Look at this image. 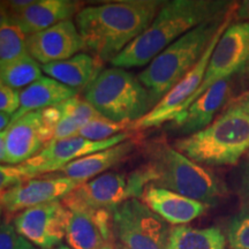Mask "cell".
Returning <instances> with one entry per match:
<instances>
[{
	"label": "cell",
	"mask_w": 249,
	"mask_h": 249,
	"mask_svg": "<svg viewBox=\"0 0 249 249\" xmlns=\"http://www.w3.org/2000/svg\"><path fill=\"white\" fill-rule=\"evenodd\" d=\"M231 7V2L213 0L164 1L150 26L110 64L124 70L148 66L158 54L189 30L222 17Z\"/></svg>",
	"instance_id": "7a4b0ae2"
},
{
	"label": "cell",
	"mask_w": 249,
	"mask_h": 249,
	"mask_svg": "<svg viewBox=\"0 0 249 249\" xmlns=\"http://www.w3.org/2000/svg\"><path fill=\"white\" fill-rule=\"evenodd\" d=\"M48 145L40 111H34L12 121L5 132V163L21 165Z\"/></svg>",
	"instance_id": "2e32d148"
},
{
	"label": "cell",
	"mask_w": 249,
	"mask_h": 249,
	"mask_svg": "<svg viewBox=\"0 0 249 249\" xmlns=\"http://www.w3.org/2000/svg\"><path fill=\"white\" fill-rule=\"evenodd\" d=\"M42 77V65L29 53L21 57L0 60V82L18 90L30 86Z\"/></svg>",
	"instance_id": "cb8c5ba5"
},
{
	"label": "cell",
	"mask_w": 249,
	"mask_h": 249,
	"mask_svg": "<svg viewBox=\"0 0 249 249\" xmlns=\"http://www.w3.org/2000/svg\"><path fill=\"white\" fill-rule=\"evenodd\" d=\"M81 9V2L73 0H34L22 11L11 14V20L29 36L71 20Z\"/></svg>",
	"instance_id": "ac0fdd59"
},
{
	"label": "cell",
	"mask_w": 249,
	"mask_h": 249,
	"mask_svg": "<svg viewBox=\"0 0 249 249\" xmlns=\"http://www.w3.org/2000/svg\"><path fill=\"white\" fill-rule=\"evenodd\" d=\"M144 164L150 183L204 204H213L225 193L220 180L166 142H152Z\"/></svg>",
	"instance_id": "3957f363"
},
{
	"label": "cell",
	"mask_w": 249,
	"mask_h": 249,
	"mask_svg": "<svg viewBox=\"0 0 249 249\" xmlns=\"http://www.w3.org/2000/svg\"><path fill=\"white\" fill-rule=\"evenodd\" d=\"M57 249H71V248L66 247V246H60V247H58Z\"/></svg>",
	"instance_id": "8d00e7d4"
},
{
	"label": "cell",
	"mask_w": 249,
	"mask_h": 249,
	"mask_svg": "<svg viewBox=\"0 0 249 249\" xmlns=\"http://www.w3.org/2000/svg\"><path fill=\"white\" fill-rule=\"evenodd\" d=\"M79 91L64 86L49 76H42L20 91V107L12 116V121L30 112L54 107L68 98L75 97Z\"/></svg>",
	"instance_id": "7402d4cb"
},
{
	"label": "cell",
	"mask_w": 249,
	"mask_h": 249,
	"mask_svg": "<svg viewBox=\"0 0 249 249\" xmlns=\"http://www.w3.org/2000/svg\"><path fill=\"white\" fill-rule=\"evenodd\" d=\"M27 35L9 20L0 28V60H8L27 54Z\"/></svg>",
	"instance_id": "d4e9b609"
},
{
	"label": "cell",
	"mask_w": 249,
	"mask_h": 249,
	"mask_svg": "<svg viewBox=\"0 0 249 249\" xmlns=\"http://www.w3.org/2000/svg\"><path fill=\"white\" fill-rule=\"evenodd\" d=\"M9 18H11V15H9L7 4H6V1H0V28L7 22Z\"/></svg>",
	"instance_id": "d6a6232c"
},
{
	"label": "cell",
	"mask_w": 249,
	"mask_h": 249,
	"mask_svg": "<svg viewBox=\"0 0 249 249\" xmlns=\"http://www.w3.org/2000/svg\"><path fill=\"white\" fill-rule=\"evenodd\" d=\"M1 217H2V210L0 209V224H1Z\"/></svg>",
	"instance_id": "ab89813d"
},
{
	"label": "cell",
	"mask_w": 249,
	"mask_h": 249,
	"mask_svg": "<svg viewBox=\"0 0 249 249\" xmlns=\"http://www.w3.org/2000/svg\"><path fill=\"white\" fill-rule=\"evenodd\" d=\"M129 198H133L129 188V174L107 172L80 183L61 201L82 204L92 209L113 211Z\"/></svg>",
	"instance_id": "9a60e30c"
},
{
	"label": "cell",
	"mask_w": 249,
	"mask_h": 249,
	"mask_svg": "<svg viewBox=\"0 0 249 249\" xmlns=\"http://www.w3.org/2000/svg\"><path fill=\"white\" fill-rule=\"evenodd\" d=\"M164 1L129 0L87 6L75 17L86 50L111 62L150 26Z\"/></svg>",
	"instance_id": "6da1fadb"
},
{
	"label": "cell",
	"mask_w": 249,
	"mask_h": 249,
	"mask_svg": "<svg viewBox=\"0 0 249 249\" xmlns=\"http://www.w3.org/2000/svg\"><path fill=\"white\" fill-rule=\"evenodd\" d=\"M241 107L242 108H244V110L246 111V113H247L248 114V116H249V96H248V97L247 98H246L245 99V101L244 102H242L241 103Z\"/></svg>",
	"instance_id": "d590c367"
},
{
	"label": "cell",
	"mask_w": 249,
	"mask_h": 249,
	"mask_svg": "<svg viewBox=\"0 0 249 249\" xmlns=\"http://www.w3.org/2000/svg\"><path fill=\"white\" fill-rule=\"evenodd\" d=\"M230 89L229 80H224L217 82L196 98L183 113L173 119L180 133L192 135L207 128L211 124L214 114L226 102Z\"/></svg>",
	"instance_id": "d6986e66"
},
{
	"label": "cell",
	"mask_w": 249,
	"mask_h": 249,
	"mask_svg": "<svg viewBox=\"0 0 249 249\" xmlns=\"http://www.w3.org/2000/svg\"><path fill=\"white\" fill-rule=\"evenodd\" d=\"M27 51L38 64L62 61L86 50L76 24L71 20L27 36Z\"/></svg>",
	"instance_id": "5bb4252c"
},
{
	"label": "cell",
	"mask_w": 249,
	"mask_h": 249,
	"mask_svg": "<svg viewBox=\"0 0 249 249\" xmlns=\"http://www.w3.org/2000/svg\"><path fill=\"white\" fill-rule=\"evenodd\" d=\"M113 229L124 249H166V222L139 198H129L113 210Z\"/></svg>",
	"instance_id": "52a82bcc"
},
{
	"label": "cell",
	"mask_w": 249,
	"mask_h": 249,
	"mask_svg": "<svg viewBox=\"0 0 249 249\" xmlns=\"http://www.w3.org/2000/svg\"><path fill=\"white\" fill-rule=\"evenodd\" d=\"M12 123V116L0 112V133H5Z\"/></svg>",
	"instance_id": "836d02e7"
},
{
	"label": "cell",
	"mask_w": 249,
	"mask_h": 249,
	"mask_svg": "<svg viewBox=\"0 0 249 249\" xmlns=\"http://www.w3.org/2000/svg\"><path fill=\"white\" fill-rule=\"evenodd\" d=\"M83 97L104 118L129 126L155 107L150 93L138 77L124 68L113 66L101 71L85 89Z\"/></svg>",
	"instance_id": "8992f818"
},
{
	"label": "cell",
	"mask_w": 249,
	"mask_h": 249,
	"mask_svg": "<svg viewBox=\"0 0 249 249\" xmlns=\"http://www.w3.org/2000/svg\"><path fill=\"white\" fill-rule=\"evenodd\" d=\"M247 185H248V189H249V170H248V174H247Z\"/></svg>",
	"instance_id": "f35d334b"
},
{
	"label": "cell",
	"mask_w": 249,
	"mask_h": 249,
	"mask_svg": "<svg viewBox=\"0 0 249 249\" xmlns=\"http://www.w3.org/2000/svg\"><path fill=\"white\" fill-rule=\"evenodd\" d=\"M249 59V22H235L230 24L223 33L205 71L203 81L193 97L177 116L185 112L189 105L220 81L229 80L233 74L241 70ZM176 116V117H177Z\"/></svg>",
	"instance_id": "9c48e42d"
},
{
	"label": "cell",
	"mask_w": 249,
	"mask_h": 249,
	"mask_svg": "<svg viewBox=\"0 0 249 249\" xmlns=\"http://www.w3.org/2000/svg\"><path fill=\"white\" fill-rule=\"evenodd\" d=\"M62 202V201H61ZM70 210L66 241L71 249H98L114 245L113 211L92 209L86 205L62 202Z\"/></svg>",
	"instance_id": "7c38bea8"
},
{
	"label": "cell",
	"mask_w": 249,
	"mask_h": 249,
	"mask_svg": "<svg viewBox=\"0 0 249 249\" xmlns=\"http://www.w3.org/2000/svg\"><path fill=\"white\" fill-rule=\"evenodd\" d=\"M98 249H113V247H111V246H107V247H103V248H98Z\"/></svg>",
	"instance_id": "74e56055"
},
{
	"label": "cell",
	"mask_w": 249,
	"mask_h": 249,
	"mask_svg": "<svg viewBox=\"0 0 249 249\" xmlns=\"http://www.w3.org/2000/svg\"><path fill=\"white\" fill-rule=\"evenodd\" d=\"M102 61L95 55L77 53L70 59L42 65V71L51 79L79 91L86 89L101 73Z\"/></svg>",
	"instance_id": "44dd1931"
},
{
	"label": "cell",
	"mask_w": 249,
	"mask_h": 249,
	"mask_svg": "<svg viewBox=\"0 0 249 249\" xmlns=\"http://www.w3.org/2000/svg\"><path fill=\"white\" fill-rule=\"evenodd\" d=\"M31 179L20 165L0 164V194Z\"/></svg>",
	"instance_id": "f546056e"
},
{
	"label": "cell",
	"mask_w": 249,
	"mask_h": 249,
	"mask_svg": "<svg viewBox=\"0 0 249 249\" xmlns=\"http://www.w3.org/2000/svg\"><path fill=\"white\" fill-rule=\"evenodd\" d=\"M230 249H249V207L232 217L227 229Z\"/></svg>",
	"instance_id": "4316f807"
},
{
	"label": "cell",
	"mask_w": 249,
	"mask_h": 249,
	"mask_svg": "<svg viewBox=\"0 0 249 249\" xmlns=\"http://www.w3.org/2000/svg\"><path fill=\"white\" fill-rule=\"evenodd\" d=\"M226 14L189 30L140 71L138 79L147 88L155 105L197 64Z\"/></svg>",
	"instance_id": "5b68a950"
},
{
	"label": "cell",
	"mask_w": 249,
	"mask_h": 249,
	"mask_svg": "<svg viewBox=\"0 0 249 249\" xmlns=\"http://www.w3.org/2000/svg\"><path fill=\"white\" fill-rule=\"evenodd\" d=\"M0 249H38L15 230L13 223L6 219L0 224Z\"/></svg>",
	"instance_id": "f1b7e54d"
},
{
	"label": "cell",
	"mask_w": 249,
	"mask_h": 249,
	"mask_svg": "<svg viewBox=\"0 0 249 249\" xmlns=\"http://www.w3.org/2000/svg\"><path fill=\"white\" fill-rule=\"evenodd\" d=\"M129 127V124H127L114 123V121L108 120L107 118L101 117L97 119L90 120L89 123L83 124L76 135L89 140V141H105V140L124 133Z\"/></svg>",
	"instance_id": "484cf974"
},
{
	"label": "cell",
	"mask_w": 249,
	"mask_h": 249,
	"mask_svg": "<svg viewBox=\"0 0 249 249\" xmlns=\"http://www.w3.org/2000/svg\"><path fill=\"white\" fill-rule=\"evenodd\" d=\"M58 105L60 107L62 116H70L74 118L81 126L89 123L90 120L103 117L85 98H80L77 96L68 98Z\"/></svg>",
	"instance_id": "83f0119b"
},
{
	"label": "cell",
	"mask_w": 249,
	"mask_h": 249,
	"mask_svg": "<svg viewBox=\"0 0 249 249\" xmlns=\"http://www.w3.org/2000/svg\"><path fill=\"white\" fill-rule=\"evenodd\" d=\"M135 147L136 141L132 138L113 147L93 152L80 160L71 161L59 172L62 177L75 180L80 183L89 181L103 173H107V170L121 163L124 158L132 154Z\"/></svg>",
	"instance_id": "ffe728a7"
},
{
	"label": "cell",
	"mask_w": 249,
	"mask_h": 249,
	"mask_svg": "<svg viewBox=\"0 0 249 249\" xmlns=\"http://www.w3.org/2000/svg\"><path fill=\"white\" fill-rule=\"evenodd\" d=\"M235 6H232L230 11L227 12L225 20L220 27V29L217 31L216 35L213 36V40L210 42L209 46L204 51L197 64L193 67L185 76L182 77L181 81H179L172 89L170 90L163 98L160 99L157 104L155 105L154 108L145 114L142 119L136 121L130 126V129L134 130H144L149 128L158 127L164 123L173 120L177 114L179 113L180 110L185 107V104L193 97V95L200 88L202 81H203L205 71H207L208 64L213 54L214 46L217 45L218 40L220 39L223 33L225 31L227 27L230 26L233 14H234Z\"/></svg>",
	"instance_id": "ba28073f"
},
{
	"label": "cell",
	"mask_w": 249,
	"mask_h": 249,
	"mask_svg": "<svg viewBox=\"0 0 249 249\" xmlns=\"http://www.w3.org/2000/svg\"><path fill=\"white\" fill-rule=\"evenodd\" d=\"M174 147L200 165H234L249 149V116L235 105L207 128L177 140Z\"/></svg>",
	"instance_id": "277c9868"
},
{
	"label": "cell",
	"mask_w": 249,
	"mask_h": 249,
	"mask_svg": "<svg viewBox=\"0 0 249 249\" xmlns=\"http://www.w3.org/2000/svg\"><path fill=\"white\" fill-rule=\"evenodd\" d=\"M142 202L164 222L185 225L202 216L209 205L192 200L169 189L149 185L142 195Z\"/></svg>",
	"instance_id": "e0dca14e"
},
{
	"label": "cell",
	"mask_w": 249,
	"mask_h": 249,
	"mask_svg": "<svg viewBox=\"0 0 249 249\" xmlns=\"http://www.w3.org/2000/svg\"><path fill=\"white\" fill-rule=\"evenodd\" d=\"M80 182L66 177L33 178L21 182L0 194V209L9 214L64 198L76 188Z\"/></svg>",
	"instance_id": "4fadbf2b"
},
{
	"label": "cell",
	"mask_w": 249,
	"mask_h": 249,
	"mask_svg": "<svg viewBox=\"0 0 249 249\" xmlns=\"http://www.w3.org/2000/svg\"><path fill=\"white\" fill-rule=\"evenodd\" d=\"M20 107V90L12 89L0 82V112L13 116Z\"/></svg>",
	"instance_id": "4dcf8cb0"
},
{
	"label": "cell",
	"mask_w": 249,
	"mask_h": 249,
	"mask_svg": "<svg viewBox=\"0 0 249 249\" xmlns=\"http://www.w3.org/2000/svg\"><path fill=\"white\" fill-rule=\"evenodd\" d=\"M0 163H5V133H0Z\"/></svg>",
	"instance_id": "e575fe53"
},
{
	"label": "cell",
	"mask_w": 249,
	"mask_h": 249,
	"mask_svg": "<svg viewBox=\"0 0 249 249\" xmlns=\"http://www.w3.org/2000/svg\"><path fill=\"white\" fill-rule=\"evenodd\" d=\"M71 213L60 200L29 208L14 216L17 232L39 249H52L66 238Z\"/></svg>",
	"instance_id": "30bf717a"
},
{
	"label": "cell",
	"mask_w": 249,
	"mask_h": 249,
	"mask_svg": "<svg viewBox=\"0 0 249 249\" xmlns=\"http://www.w3.org/2000/svg\"><path fill=\"white\" fill-rule=\"evenodd\" d=\"M226 238L218 227L180 225L170 230L166 249H225Z\"/></svg>",
	"instance_id": "603a6c76"
},
{
	"label": "cell",
	"mask_w": 249,
	"mask_h": 249,
	"mask_svg": "<svg viewBox=\"0 0 249 249\" xmlns=\"http://www.w3.org/2000/svg\"><path fill=\"white\" fill-rule=\"evenodd\" d=\"M133 135L128 132L121 133L119 135L105 140V141H89L81 136L58 140L45 145L36 156L24 161L20 166L22 167L31 179L42 176L44 173L59 172L71 161L88 156L93 152L102 151L121 142L132 139Z\"/></svg>",
	"instance_id": "8fae6325"
},
{
	"label": "cell",
	"mask_w": 249,
	"mask_h": 249,
	"mask_svg": "<svg viewBox=\"0 0 249 249\" xmlns=\"http://www.w3.org/2000/svg\"><path fill=\"white\" fill-rule=\"evenodd\" d=\"M235 18L242 22H249V0H245L238 6L235 12Z\"/></svg>",
	"instance_id": "1f68e13d"
}]
</instances>
